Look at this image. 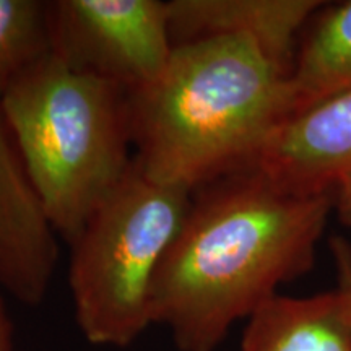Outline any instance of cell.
Listing matches in <instances>:
<instances>
[{
	"instance_id": "cell-6",
	"label": "cell",
	"mask_w": 351,
	"mask_h": 351,
	"mask_svg": "<svg viewBox=\"0 0 351 351\" xmlns=\"http://www.w3.org/2000/svg\"><path fill=\"white\" fill-rule=\"evenodd\" d=\"M252 169L289 194H332L351 176V86L288 114Z\"/></svg>"
},
{
	"instance_id": "cell-1",
	"label": "cell",
	"mask_w": 351,
	"mask_h": 351,
	"mask_svg": "<svg viewBox=\"0 0 351 351\" xmlns=\"http://www.w3.org/2000/svg\"><path fill=\"white\" fill-rule=\"evenodd\" d=\"M332 194L296 195L257 169L192 192L153 289V324L179 351H215L283 285L314 269Z\"/></svg>"
},
{
	"instance_id": "cell-11",
	"label": "cell",
	"mask_w": 351,
	"mask_h": 351,
	"mask_svg": "<svg viewBox=\"0 0 351 351\" xmlns=\"http://www.w3.org/2000/svg\"><path fill=\"white\" fill-rule=\"evenodd\" d=\"M49 52L47 2L0 0V103L13 83Z\"/></svg>"
},
{
	"instance_id": "cell-5",
	"label": "cell",
	"mask_w": 351,
	"mask_h": 351,
	"mask_svg": "<svg viewBox=\"0 0 351 351\" xmlns=\"http://www.w3.org/2000/svg\"><path fill=\"white\" fill-rule=\"evenodd\" d=\"M47 23L52 54L129 93L155 82L174 51L160 0H52Z\"/></svg>"
},
{
	"instance_id": "cell-14",
	"label": "cell",
	"mask_w": 351,
	"mask_h": 351,
	"mask_svg": "<svg viewBox=\"0 0 351 351\" xmlns=\"http://www.w3.org/2000/svg\"><path fill=\"white\" fill-rule=\"evenodd\" d=\"M0 351H15L13 346V324L7 313L5 302L0 296Z\"/></svg>"
},
{
	"instance_id": "cell-12",
	"label": "cell",
	"mask_w": 351,
	"mask_h": 351,
	"mask_svg": "<svg viewBox=\"0 0 351 351\" xmlns=\"http://www.w3.org/2000/svg\"><path fill=\"white\" fill-rule=\"evenodd\" d=\"M330 254L335 265L337 285L335 289L339 291L343 301L346 315L351 322V244L343 236H333L330 239Z\"/></svg>"
},
{
	"instance_id": "cell-7",
	"label": "cell",
	"mask_w": 351,
	"mask_h": 351,
	"mask_svg": "<svg viewBox=\"0 0 351 351\" xmlns=\"http://www.w3.org/2000/svg\"><path fill=\"white\" fill-rule=\"evenodd\" d=\"M57 232L0 111V287L39 306L57 265Z\"/></svg>"
},
{
	"instance_id": "cell-8",
	"label": "cell",
	"mask_w": 351,
	"mask_h": 351,
	"mask_svg": "<svg viewBox=\"0 0 351 351\" xmlns=\"http://www.w3.org/2000/svg\"><path fill=\"white\" fill-rule=\"evenodd\" d=\"M324 5L320 0H171L173 44L217 36H251L293 72L302 29Z\"/></svg>"
},
{
	"instance_id": "cell-13",
	"label": "cell",
	"mask_w": 351,
	"mask_h": 351,
	"mask_svg": "<svg viewBox=\"0 0 351 351\" xmlns=\"http://www.w3.org/2000/svg\"><path fill=\"white\" fill-rule=\"evenodd\" d=\"M333 210L339 215L340 221L351 228V176L343 179L332 192Z\"/></svg>"
},
{
	"instance_id": "cell-10",
	"label": "cell",
	"mask_w": 351,
	"mask_h": 351,
	"mask_svg": "<svg viewBox=\"0 0 351 351\" xmlns=\"http://www.w3.org/2000/svg\"><path fill=\"white\" fill-rule=\"evenodd\" d=\"M296 109L351 86V0L326 3L302 29L291 72Z\"/></svg>"
},
{
	"instance_id": "cell-4",
	"label": "cell",
	"mask_w": 351,
	"mask_h": 351,
	"mask_svg": "<svg viewBox=\"0 0 351 351\" xmlns=\"http://www.w3.org/2000/svg\"><path fill=\"white\" fill-rule=\"evenodd\" d=\"M192 192L158 182L138 161L70 244L69 287L90 343L127 348L153 324V289Z\"/></svg>"
},
{
	"instance_id": "cell-3",
	"label": "cell",
	"mask_w": 351,
	"mask_h": 351,
	"mask_svg": "<svg viewBox=\"0 0 351 351\" xmlns=\"http://www.w3.org/2000/svg\"><path fill=\"white\" fill-rule=\"evenodd\" d=\"M57 234L72 244L129 171V91L46 54L0 103Z\"/></svg>"
},
{
	"instance_id": "cell-2",
	"label": "cell",
	"mask_w": 351,
	"mask_h": 351,
	"mask_svg": "<svg viewBox=\"0 0 351 351\" xmlns=\"http://www.w3.org/2000/svg\"><path fill=\"white\" fill-rule=\"evenodd\" d=\"M295 108L291 73L257 39L176 44L163 73L129 93L134 156L155 181L194 192L252 169Z\"/></svg>"
},
{
	"instance_id": "cell-9",
	"label": "cell",
	"mask_w": 351,
	"mask_h": 351,
	"mask_svg": "<svg viewBox=\"0 0 351 351\" xmlns=\"http://www.w3.org/2000/svg\"><path fill=\"white\" fill-rule=\"evenodd\" d=\"M239 351H351V322L335 288L313 296L276 295L244 328Z\"/></svg>"
}]
</instances>
